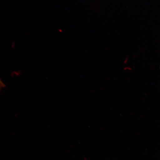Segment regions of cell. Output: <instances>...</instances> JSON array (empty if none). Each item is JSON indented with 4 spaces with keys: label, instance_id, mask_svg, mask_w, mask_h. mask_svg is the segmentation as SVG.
Wrapping results in <instances>:
<instances>
[{
    "label": "cell",
    "instance_id": "1",
    "mask_svg": "<svg viewBox=\"0 0 160 160\" xmlns=\"http://www.w3.org/2000/svg\"><path fill=\"white\" fill-rule=\"evenodd\" d=\"M5 87V84L3 83L2 80L0 79V91H1L2 89Z\"/></svg>",
    "mask_w": 160,
    "mask_h": 160
}]
</instances>
